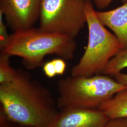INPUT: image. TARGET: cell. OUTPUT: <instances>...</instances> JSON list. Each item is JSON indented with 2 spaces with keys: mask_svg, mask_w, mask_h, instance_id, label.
<instances>
[{
  "mask_svg": "<svg viewBox=\"0 0 127 127\" xmlns=\"http://www.w3.org/2000/svg\"><path fill=\"white\" fill-rule=\"evenodd\" d=\"M16 78L0 84V109L14 123L23 127H49L59 114L50 91L19 69Z\"/></svg>",
  "mask_w": 127,
  "mask_h": 127,
  "instance_id": "1",
  "label": "cell"
},
{
  "mask_svg": "<svg viewBox=\"0 0 127 127\" xmlns=\"http://www.w3.org/2000/svg\"><path fill=\"white\" fill-rule=\"evenodd\" d=\"M76 48L74 38L32 27L13 32L0 49L10 57L21 58L24 66L31 70L43 66L47 55L72 59Z\"/></svg>",
  "mask_w": 127,
  "mask_h": 127,
  "instance_id": "2",
  "label": "cell"
},
{
  "mask_svg": "<svg viewBox=\"0 0 127 127\" xmlns=\"http://www.w3.org/2000/svg\"><path fill=\"white\" fill-rule=\"evenodd\" d=\"M126 89L127 86L105 74L89 77L71 75L58 82L57 103L59 110L98 109L105 101Z\"/></svg>",
  "mask_w": 127,
  "mask_h": 127,
  "instance_id": "3",
  "label": "cell"
},
{
  "mask_svg": "<svg viewBox=\"0 0 127 127\" xmlns=\"http://www.w3.org/2000/svg\"><path fill=\"white\" fill-rule=\"evenodd\" d=\"M85 12L88 42L80 61L71 70L73 76L101 74L109 61L124 48L117 37L100 22L91 0H87Z\"/></svg>",
  "mask_w": 127,
  "mask_h": 127,
  "instance_id": "4",
  "label": "cell"
},
{
  "mask_svg": "<svg viewBox=\"0 0 127 127\" xmlns=\"http://www.w3.org/2000/svg\"><path fill=\"white\" fill-rule=\"evenodd\" d=\"M87 0H42L39 28L75 38L87 24Z\"/></svg>",
  "mask_w": 127,
  "mask_h": 127,
  "instance_id": "5",
  "label": "cell"
},
{
  "mask_svg": "<svg viewBox=\"0 0 127 127\" xmlns=\"http://www.w3.org/2000/svg\"><path fill=\"white\" fill-rule=\"evenodd\" d=\"M42 0H0V11L13 32L33 27L39 19Z\"/></svg>",
  "mask_w": 127,
  "mask_h": 127,
  "instance_id": "6",
  "label": "cell"
},
{
  "mask_svg": "<svg viewBox=\"0 0 127 127\" xmlns=\"http://www.w3.org/2000/svg\"><path fill=\"white\" fill-rule=\"evenodd\" d=\"M109 119L99 109L68 108L59 110L49 127H104Z\"/></svg>",
  "mask_w": 127,
  "mask_h": 127,
  "instance_id": "7",
  "label": "cell"
},
{
  "mask_svg": "<svg viewBox=\"0 0 127 127\" xmlns=\"http://www.w3.org/2000/svg\"><path fill=\"white\" fill-rule=\"evenodd\" d=\"M100 22L117 37L124 48H127V1L108 11H96Z\"/></svg>",
  "mask_w": 127,
  "mask_h": 127,
  "instance_id": "8",
  "label": "cell"
},
{
  "mask_svg": "<svg viewBox=\"0 0 127 127\" xmlns=\"http://www.w3.org/2000/svg\"><path fill=\"white\" fill-rule=\"evenodd\" d=\"M109 119L127 117V89L120 91L99 107Z\"/></svg>",
  "mask_w": 127,
  "mask_h": 127,
  "instance_id": "9",
  "label": "cell"
},
{
  "mask_svg": "<svg viewBox=\"0 0 127 127\" xmlns=\"http://www.w3.org/2000/svg\"><path fill=\"white\" fill-rule=\"evenodd\" d=\"M127 67V48H123L111 59L101 74L114 76Z\"/></svg>",
  "mask_w": 127,
  "mask_h": 127,
  "instance_id": "10",
  "label": "cell"
},
{
  "mask_svg": "<svg viewBox=\"0 0 127 127\" xmlns=\"http://www.w3.org/2000/svg\"><path fill=\"white\" fill-rule=\"evenodd\" d=\"M9 55L0 52V84L12 82L18 74V70L14 69L10 65Z\"/></svg>",
  "mask_w": 127,
  "mask_h": 127,
  "instance_id": "11",
  "label": "cell"
},
{
  "mask_svg": "<svg viewBox=\"0 0 127 127\" xmlns=\"http://www.w3.org/2000/svg\"><path fill=\"white\" fill-rule=\"evenodd\" d=\"M4 18L3 14L0 11V47L4 45L9 36L7 32L6 25L3 20Z\"/></svg>",
  "mask_w": 127,
  "mask_h": 127,
  "instance_id": "12",
  "label": "cell"
},
{
  "mask_svg": "<svg viewBox=\"0 0 127 127\" xmlns=\"http://www.w3.org/2000/svg\"><path fill=\"white\" fill-rule=\"evenodd\" d=\"M104 127H127V117L109 119Z\"/></svg>",
  "mask_w": 127,
  "mask_h": 127,
  "instance_id": "13",
  "label": "cell"
},
{
  "mask_svg": "<svg viewBox=\"0 0 127 127\" xmlns=\"http://www.w3.org/2000/svg\"><path fill=\"white\" fill-rule=\"evenodd\" d=\"M0 127H24L14 123L8 118L0 109Z\"/></svg>",
  "mask_w": 127,
  "mask_h": 127,
  "instance_id": "14",
  "label": "cell"
},
{
  "mask_svg": "<svg viewBox=\"0 0 127 127\" xmlns=\"http://www.w3.org/2000/svg\"><path fill=\"white\" fill-rule=\"evenodd\" d=\"M54 64L57 75H63L66 68V63L64 60L61 58L56 59L52 60Z\"/></svg>",
  "mask_w": 127,
  "mask_h": 127,
  "instance_id": "15",
  "label": "cell"
},
{
  "mask_svg": "<svg viewBox=\"0 0 127 127\" xmlns=\"http://www.w3.org/2000/svg\"><path fill=\"white\" fill-rule=\"evenodd\" d=\"M43 70L45 75L48 78H51L57 75L54 65L52 60L45 63L43 65Z\"/></svg>",
  "mask_w": 127,
  "mask_h": 127,
  "instance_id": "16",
  "label": "cell"
},
{
  "mask_svg": "<svg viewBox=\"0 0 127 127\" xmlns=\"http://www.w3.org/2000/svg\"><path fill=\"white\" fill-rule=\"evenodd\" d=\"M94 4L98 9L106 8L114 0H92ZM123 3L127 2V0H120Z\"/></svg>",
  "mask_w": 127,
  "mask_h": 127,
  "instance_id": "17",
  "label": "cell"
},
{
  "mask_svg": "<svg viewBox=\"0 0 127 127\" xmlns=\"http://www.w3.org/2000/svg\"><path fill=\"white\" fill-rule=\"evenodd\" d=\"M113 77L116 81L127 87V74L121 72L114 75Z\"/></svg>",
  "mask_w": 127,
  "mask_h": 127,
  "instance_id": "18",
  "label": "cell"
},
{
  "mask_svg": "<svg viewBox=\"0 0 127 127\" xmlns=\"http://www.w3.org/2000/svg\"></svg>",
  "mask_w": 127,
  "mask_h": 127,
  "instance_id": "19",
  "label": "cell"
}]
</instances>
